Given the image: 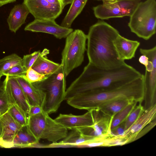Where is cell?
Returning a JSON list of instances; mask_svg holds the SVG:
<instances>
[{"mask_svg": "<svg viewBox=\"0 0 156 156\" xmlns=\"http://www.w3.org/2000/svg\"><path fill=\"white\" fill-rule=\"evenodd\" d=\"M1 116V115H0V117Z\"/></svg>", "mask_w": 156, "mask_h": 156, "instance_id": "43", "label": "cell"}, {"mask_svg": "<svg viewBox=\"0 0 156 156\" xmlns=\"http://www.w3.org/2000/svg\"><path fill=\"white\" fill-rule=\"evenodd\" d=\"M55 120L67 129L71 130L90 126L93 122L91 110L80 115L60 114Z\"/></svg>", "mask_w": 156, "mask_h": 156, "instance_id": "16", "label": "cell"}, {"mask_svg": "<svg viewBox=\"0 0 156 156\" xmlns=\"http://www.w3.org/2000/svg\"><path fill=\"white\" fill-rule=\"evenodd\" d=\"M119 34L112 26L100 21L91 26L87 35V51L89 62L99 67L112 68L125 63L117 55L113 41Z\"/></svg>", "mask_w": 156, "mask_h": 156, "instance_id": "3", "label": "cell"}, {"mask_svg": "<svg viewBox=\"0 0 156 156\" xmlns=\"http://www.w3.org/2000/svg\"><path fill=\"white\" fill-rule=\"evenodd\" d=\"M16 0H0V6L14 2Z\"/></svg>", "mask_w": 156, "mask_h": 156, "instance_id": "37", "label": "cell"}, {"mask_svg": "<svg viewBox=\"0 0 156 156\" xmlns=\"http://www.w3.org/2000/svg\"><path fill=\"white\" fill-rule=\"evenodd\" d=\"M29 13L28 9L23 3L15 5L7 19L9 30L15 33L25 23Z\"/></svg>", "mask_w": 156, "mask_h": 156, "instance_id": "20", "label": "cell"}, {"mask_svg": "<svg viewBox=\"0 0 156 156\" xmlns=\"http://www.w3.org/2000/svg\"><path fill=\"white\" fill-rule=\"evenodd\" d=\"M8 112L14 119L22 126L28 125L29 119L16 105H12Z\"/></svg>", "mask_w": 156, "mask_h": 156, "instance_id": "27", "label": "cell"}, {"mask_svg": "<svg viewBox=\"0 0 156 156\" xmlns=\"http://www.w3.org/2000/svg\"><path fill=\"white\" fill-rule=\"evenodd\" d=\"M129 0V1H133L140 2V1L141 0Z\"/></svg>", "mask_w": 156, "mask_h": 156, "instance_id": "40", "label": "cell"}, {"mask_svg": "<svg viewBox=\"0 0 156 156\" xmlns=\"http://www.w3.org/2000/svg\"><path fill=\"white\" fill-rule=\"evenodd\" d=\"M91 110L93 118V124L76 129L84 135L95 138L104 139L112 136L111 126L113 117L104 114L98 109Z\"/></svg>", "mask_w": 156, "mask_h": 156, "instance_id": "11", "label": "cell"}, {"mask_svg": "<svg viewBox=\"0 0 156 156\" xmlns=\"http://www.w3.org/2000/svg\"><path fill=\"white\" fill-rule=\"evenodd\" d=\"M30 106H42L44 96L41 92L27 79L25 76L15 77Z\"/></svg>", "mask_w": 156, "mask_h": 156, "instance_id": "19", "label": "cell"}, {"mask_svg": "<svg viewBox=\"0 0 156 156\" xmlns=\"http://www.w3.org/2000/svg\"><path fill=\"white\" fill-rule=\"evenodd\" d=\"M102 1L103 4L93 8L95 16L101 20L129 16L140 2L126 0Z\"/></svg>", "mask_w": 156, "mask_h": 156, "instance_id": "9", "label": "cell"}, {"mask_svg": "<svg viewBox=\"0 0 156 156\" xmlns=\"http://www.w3.org/2000/svg\"><path fill=\"white\" fill-rule=\"evenodd\" d=\"M125 131L124 122L111 130V134L112 136H116L122 134Z\"/></svg>", "mask_w": 156, "mask_h": 156, "instance_id": "33", "label": "cell"}, {"mask_svg": "<svg viewBox=\"0 0 156 156\" xmlns=\"http://www.w3.org/2000/svg\"><path fill=\"white\" fill-rule=\"evenodd\" d=\"M39 142L30 132L27 125L22 126L15 136L13 141V147H30L32 145Z\"/></svg>", "mask_w": 156, "mask_h": 156, "instance_id": "21", "label": "cell"}, {"mask_svg": "<svg viewBox=\"0 0 156 156\" xmlns=\"http://www.w3.org/2000/svg\"><path fill=\"white\" fill-rule=\"evenodd\" d=\"M146 95L143 74L140 77L124 84L79 93L66 101L72 107L88 111L98 109L106 103L119 98H126L142 103Z\"/></svg>", "mask_w": 156, "mask_h": 156, "instance_id": "2", "label": "cell"}, {"mask_svg": "<svg viewBox=\"0 0 156 156\" xmlns=\"http://www.w3.org/2000/svg\"><path fill=\"white\" fill-rule=\"evenodd\" d=\"M88 0H73L61 26L70 28L76 17L80 14Z\"/></svg>", "mask_w": 156, "mask_h": 156, "instance_id": "22", "label": "cell"}, {"mask_svg": "<svg viewBox=\"0 0 156 156\" xmlns=\"http://www.w3.org/2000/svg\"><path fill=\"white\" fill-rule=\"evenodd\" d=\"M22 58L17 54L13 53L0 59V72L2 73L12 67L21 63Z\"/></svg>", "mask_w": 156, "mask_h": 156, "instance_id": "26", "label": "cell"}, {"mask_svg": "<svg viewBox=\"0 0 156 156\" xmlns=\"http://www.w3.org/2000/svg\"><path fill=\"white\" fill-rule=\"evenodd\" d=\"M41 53V51L39 50L23 56L21 63L26 70L31 67Z\"/></svg>", "mask_w": 156, "mask_h": 156, "instance_id": "29", "label": "cell"}, {"mask_svg": "<svg viewBox=\"0 0 156 156\" xmlns=\"http://www.w3.org/2000/svg\"><path fill=\"white\" fill-rule=\"evenodd\" d=\"M49 76L40 74L31 67L30 68L27 70L25 75L27 79L31 83L41 81L46 79Z\"/></svg>", "mask_w": 156, "mask_h": 156, "instance_id": "30", "label": "cell"}, {"mask_svg": "<svg viewBox=\"0 0 156 156\" xmlns=\"http://www.w3.org/2000/svg\"><path fill=\"white\" fill-rule=\"evenodd\" d=\"M48 2L54 4L59 5L64 7V5L63 0H45Z\"/></svg>", "mask_w": 156, "mask_h": 156, "instance_id": "35", "label": "cell"}, {"mask_svg": "<svg viewBox=\"0 0 156 156\" xmlns=\"http://www.w3.org/2000/svg\"><path fill=\"white\" fill-rule=\"evenodd\" d=\"M137 103L135 101L131 102L114 116L111 125V130L124 122Z\"/></svg>", "mask_w": 156, "mask_h": 156, "instance_id": "25", "label": "cell"}, {"mask_svg": "<svg viewBox=\"0 0 156 156\" xmlns=\"http://www.w3.org/2000/svg\"><path fill=\"white\" fill-rule=\"evenodd\" d=\"M23 3L37 19L55 20L62 13L64 7L50 3L45 0H23Z\"/></svg>", "mask_w": 156, "mask_h": 156, "instance_id": "12", "label": "cell"}, {"mask_svg": "<svg viewBox=\"0 0 156 156\" xmlns=\"http://www.w3.org/2000/svg\"><path fill=\"white\" fill-rule=\"evenodd\" d=\"M129 17L128 27L138 37L147 40L155 34V0L139 2Z\"/></svg>", "mask_w": 156, "mask_h": 156, "instance_id": "5", "label": "cell"}, {"mask_svg": "<svg viewBox=\"0 0 156 156\" xmlns=\"http://www.w3.org/2000/svg\"><path fill=\"white\" fill-rule=\"evenodd\" d=\"M156 103L150 106L141 114L138 119L122 135L114 136L119 146L132 142L140 138L142 130L147 125L156 119Z\"/></svg>", "mask_w": 156, "mask_h": 156, "instance_id": "10", "label": "cell"}, {"mask_svg": "<svg viewBox=\"0 0 156 156\" xmlns=\"http://www.w3.org/2000/svg\"><path fill=\"white\" fill-rule=\"evenodd\" d=\"M134 101L126 98H119L106 103L98 109L104 114L113 118L129 103Z\"/></svg>", "mask_w": 156, "mask_h": 156, "instance_id": "23", "label": "cell"}, {"mask_svg": "<svg viewBox=\"0 0 156 156\" xmlns=\"http://www.w3.org/2000/svg\"><path fill=\"white\" fill-rule=\"evenodd\" d=\"M5 91L10 104L18 106L29 119L30 105L20 86L14 77L6 76Z\"/></svg>", "mask_w": 156, "mask_h": 156, "instance_id": "14", "label": "cell"}, {"mask_svg": "<svg viewBox=\"0 0 156 156\" xmlns=\"http://www.w3.org/2000/svg\"><path fill=\"white\" fill-rule=\"evenodd\" d=\"M140 51L142 55L139 61L145 68L143 75L146 97L148 96L151 106L156 103V46L150 49L140 48Z\"/></svg>", "mask_w": 156, "mask_h": 156, "instance_id": "8", "label": "cell"}, {"mask_svg": "<svg viewBox=\"0 0 156 156\" xmlns=\"http://www.w3.org/2000/svg\"><path fill=\"white\" fill-rule=\"evenodd\" d=\"M24 30L51 34L58 39L66 38L73 31L72 28L58 25L55 20L37 19L27 25Z\"/></svg>", "mask_w": 156, "mask_h": 156, "instance_id": "13", "label": "cell"}, {"mask_svg": "<svg viewBox=\"0 0 156 156\" xmlns=\"http://www.w3.org/2000/svg\"><path fill=\"white\" fill-rule=\"evenodd\" d=\"M43 111L42 108L40 106L37 105L30 106L29 109L30 117L39 114Z\"/></svg>", "mask_w": 156, "mask_h": 156, "instance_id": "34", "label": "cell"}, {"mask_svg": "<svg viewBox=\"0 0 156 156\" xmlns=\"http://www.w3.org/2000/svg\"><path fill=\"white\" fill-rule=\"evenodd\" d=\"M143 74L125 62L112 68H103L88 62L81 74L66 90L65 100L85 92L121 85Z\"/></svg>", "mask_w": 156, "mask_h": 156, "instance_id": "1", "label": "cell"}, {"mask_svg": "<svg viewBox=\"0 0 156 156\" xmlns=\"http://www.w3.org/2000/svg\"><path fill=\"white\" fill-rule=\"evenodd\" d=\"M12 105L9 102L8 96L5 91L0 95V114L2 116L8 112Z\"/></svg>", "mask_w": 156, "mask_h": 156, "instance_id": "32", "label": "cell"}, {"mask_svg": "<svg viewBox=\"0 0 156 156\" xmlns=\"http://www.w3.org/2000/svg\"><path fill=\"white\" fill-rule=\"evenodd\" d=\"M0 147H1V146L0 145Z\"/></svg>", "mask_w": 156, "mask_h": 156, "instance_id": "42", "label": "cell"}, {"mask_svg": "<svg viewBox=\"0 0 156 156\" xmlns=\"http://www.w3.org/2000/svg\"><path fill=\"white\" fill-rule=\"evenodd\" d=\"M2 76H3V75H2V73L0 72V81L1 78L2 77Z\"/></svg>", "mask_w": 156, "mask_h": 156, "instance_id": "41", "label": "cell"}, {"mask_svg": "<svg viewBox=\"0 0 156 156\" xmlns=\"http://www.w3.org/2000/svg\"><path fill=\"white\" fill-rule=\"evenodd\" d=\"M64 5L65 6L69 4H71L73 0H63Z\"/></svg>", "mask_w": 156, "mask_h": 156, "instance_id": "38", "label": "cell"}, {"mask_svg": "<svg viewBox=\"0 0 156 156\" xmlns=\"http://www.w3.org/2000/svg\"><path fill=\"white\" fill-rule=\"evenodd\" d=\"M27 70L22 63L18 64L2 73L3 76L18 77L25 76Z\"/></svg>", "mask_w": 156, "mask_h": 156, "instance_id": "31", "label": "cell"}, {"mask_svg": "<svg viewBox=\"0 0 156 156\" xmlns=\"http://www.w3.org/2000/svg\"><path fill=\"white\" fill-rule=\"evenodd\" d=\"M87 41V35L80 29L73 31L66 37L61 63L66 76L83 62Z\"/></svg>", "mask_w": 156, "mask_h": 156, "instance_id": "6", "label": "cell"}, {"mask_svg": "<svg viewBox=\"0 0 156 156\" xmlns=\"http://www.w3.org/2000/svg\"><path fill=\"white\" fill-rule=\"evenodd\" d=\"M113 44L119 58L125 61L135 57L140 43L127 39L119 34L114 40Z\"/></svg>", "mask_w": 156, "mask_h": 156, "instance_id": "17", "label": "cell"}, {"mask_svg": "<svg viewBox=\"0 0 156 156\" xmlns=\"http://www.w3.org/2000/svg\"><path fill=\"white\" fill-rule=\"evenodd\" d=\"M102 0V1H115L117 0Z\"/></svg>", "mask_w": 156, "mask_h": 156, "instance_id": "39", "label": "cell"}, {"mask_svg": "<svg viewBox=\"0 0 156 156\" xmlns=\"http://www.w3.org/2000/svg\"><path fill=\"white\" fill-rule=\"evenodd\" d=\"M5 80L0 81V95L3 93L5 91Z\"/></svg>", "mask_w": 156, "mask_h": 156, "instance_id": "36", "label": "cell"}, {"mask_svg": "<svg viewBox=\"0 0 156 156\" xmlns=\"http://www.w3.org/2000/svg\"><path fill=\"white\" fill-rule=\"evenodd\" d=\"M66 77L63 69L43 80L31 83L44 96L42 108L48 114L56 112L65 100Z\"/></svg>", "mask_w": 156, "mask_h": 156, "instance_id": "4", "label": "cell"}, {"mask_svg": "<svg viewBox=\"0 0 156 156\" xmlns=\"http://www.w3.org/2000/svg\"><path fill=\"white\" fill-rule=\"evenodd\" d=\"M101 138H95L91 136L84 135L78 129L72 130L69 134L60 142L72 145L74 147L77 145L87 143L91 141Z\"/></svg>", "mask_w": 156, "mask_h": 156, "instance_id": "24", "label": "cell"}, {"mask_svg": "<svg viewBox=\"0 0 156 156\" xmlns=\"http://www.w3.org/2000/svg\"><path fill=\"white\" fill-rule=\"evenodd\" d=\"M0 119L2 127L0 145L2 147H13L14 138L22 126L14 119L8 112L1 116Z\"/></svg>", "mask_w": 156, "mask_h": 156, "instance_id": "15", "label": "cell"}, {"mask_svg": "<svg viewBox=\"0 0 156 156\" xmlns=\"http://www.w3.org/2000/svg\"><path fill=\"white\" fill-rule=\"evenodd\" d=\"M141 104L139 103L136 106L124 122L125 131L136 121L144 111L145 109Z\"/></svg>", "mask_w": 156, "mask_h": 156, "instance_id": "28", "label": "cell"}, {"mask_svg": "<svg viewBox=\"0 0 156 156\" xmlns=\"http://www.w3.org/2000/svg\"><path fill=\"white\" fill-rule=\"evenodd\" d=\"M48 53V50H44L31 67L38 73L47 76L58 73L63 69L61 63L54 62L48 59L46 55Z\"/></svg>", "mask_w": 156, "mask_h": 156, "instance_id": "18", "label": "cell"}, {"mask_svg": "<svg viewBox=\"0 0 156 156\" xmlns=\"http://www.w3.org/2000/svg\"><path fill=\"white\" fill-rule=\"evenodd\" d=\"M27 126L30 132L38 140L44 139L56 142L65 138L68 129L52 119L44 111L30 117Z\"/></svg>", "mask_w": 156, "mask_h": 156, "instance_id": "7", "label": "cell"}]
</instances>
